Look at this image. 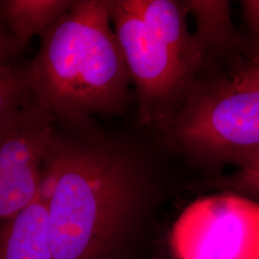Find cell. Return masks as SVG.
Segmentation results:
<instances>
[{
	"instance_id": "1",
	"label": "cell",
	"mask_w": 259,
	"mask_h": 259,
	"mask_svg": "<svg viewBox=\"0 0 259 259\" xmlns=\"http://www.w3.org/2000/svg\"><path fill=\"white\" fill-rule=\"evenodd\" d=\"M71 127L54 130L38 196L55 259H99L138 209L139 167L119 142Z\"/></svg>"
},
{
	"instance_id": "2",
	"label": "cell",
	"mask_w": 259,
	"mask_h": 259,
	"mask_svg": "<svg viewBox=\"0 0 259 259\" xmlns=\"http://www.w3.org/2000/svg\"><path fill=\"white\" fill-rule=\"evenodd\" d=\"M39 37L37 54L22 69L30 101L76 127L126 111L132 83L109 0H75Z\"/></svg>"
},
{
	"instance_id": "3",
	"label": "cell",
	"mask_w": 259,
	"mask_h": 259,
	"mask_svg": "<svg viewBox=\"0 0 259 259\" xmlns=\"http://www.w3.org/2000/svg\"><path fill=\"white\" fill-rule=\"evenodd\" d=\"M164 132L192 160L243 166L259 154V90H238L224 78L196 82Z\"/></svg>"
},
{
	"instance_id": "4",
	"label": "cell",
	"mask_w": 259,
	"mask_h": 259,
	"mask_svg": "<svg viewBox=\"0 0 259 259\" xmlns=\"http://www.w3.org/2000/svg\"><path fill=\"white\" fill-rule=\"evenodd\" d=\"M109 5L113 33L136 90L139 120L164 130L185 104L196 77L123 0H109Z\"/></svg>"
},
{
	"instance_id": "5",
	"label": "cell",
	"mask_w": 259,
	"mask_h": 259,
	"mask_svg": "<svg viewBox=\"0 0 259 259\" xmlns=\"http://www.w3.org/2000/svg\"><path fill=\"white\" fill-rule=\"evenodd\" d=\"M176 259H259V203L231 192L188 204L174 223Z\"/></svg>"
},
{
	"instance_id": "6",
	"label": "cell",
	"mask_w": 259,
	"mask_h": 259,
	"mask_svg": "<svg viewBox=\"0 0 259 259\" xmlns=\"http://www.w3.org/2000/svg\"><path fill=\"white\" fill-rule=\"evenodd\" d=\"M54 122L50 112L29 101L0 135V221L37 199Z\"/></svg>"
},
{
	"instance_id": "7",
	"label": "cell",
	"mask_w": 259,
	"mask_h": 259,
	"mask_svg": "<svg viewBox=\"0 0 259 259\" xmlns=\"http://www.w3.org/2000/svg\"><path fill=\"white\" fill-rule=\"evenodd\" d=\"M148 28L152 35L168 47L192 75L203 65L205 52L187 26L185 1L123 0Z\"/></svg>"
},
{
	"instance_id": "8",
	"label": "cell",
	"mask_w": 259,
	"mask_h": 259,
	"mask_svg": "<svg viewBox=\"0 0 259 259\" xmlns=\"http://www.w3.org/2000/svg\"><path fill=\"white\" fill-rule=\"evenodd\" d=\"M0 259H55L44 201L37 199L0 221Z\"/></svg>"
},
{
	"instance_id": "9",
	"label": "cell",
	"mask_w": 259,
	"mask_h": 259,
	"mask_svg": "<svg viewBox=\"0 0 259 259\" xmlns=\"http://www.w3.org/2000/svg\"><path fill=\"white\" fill-rule=\"evenodd\" d=\"M75 0H0V19L20 54L70 9Z\"/></svg>"
},
{
	"instance_id": "10",
	"label": "cell",
	"mask_w": 259,
	"mask_h": 259,
	"mask_svg": "<svg viewBox=\"0 0 259 259\" xmlns=\"http://www.w3.org/2000/svg\"><path fill=\"white\" fill-rule=\"evenodd\" d=\"M188 14L194 18L196 40L207 49L226 46L234 35L231 2L226 0H187Z\"/></svg>"
},
{
	"instance_id": "11",
	"label": "cell",
	"mask_w": 259,
	"mask_h": 259,
	"mask_svg": "<svg viewBox=\"0 0 259 259\" xmlns=\"http://www.w3.org/2000/svg\"><path fill=\"white\" fill-rule=\"evenodd\" d=\"M30 101L22 69L5 65L0 68V135L16 120L21 109Z\"/></svg>"
},
{
	"instance_id": "12",
	"label": "cell",
	"mask_w": 259,
	"mask_h": 259,
	"mask_svg": "<svg viewBox=\"0 0 259 259\" xmlns=\"http://www.w3.org/2000/svg\"><path fill=\"white\" fill-rule=\"evenodd\" d=\"M221 184L224 192L241 195L259 203V154L223 179Z\"/></svg>"
},
{
	"instance_id": "13",
	"label": "cell",
	"mask_w": 259,
	"mask_h": 259,
	"mask_svg": "<svg viewBox=\"0 0 259 259\" xmlns=\"http://www.w3.org/2000/svg\"><path fill=\"white\" fill-rule=\"evenodd\" d=\"M230 80L238 90H259V46L250 60L241 65Z\"/></svg>"
},
{
	"instance_id": "14",
	"label": "cell",
	"mask_w": 259,
	"mask_h": 259,
	"mask_svg": "<svg viewBox=\"0 0 259 259\" xmlns=\"http://www.w3.org/2000/svg\"><path fill=\"white\" fill-rule=\"evenodd\" d=\"M19 55L14 38L0 19V68L9 65V60Z\"/></svg>"
},
{
	"instance_id": "15",
	"label": "cell",
	"mask_w": 259,
	"mask_h": 259,
	"mask_svg": "<svg viewBox=\"0 0 259 259\" xmlns=\"http://www.w3.org/2000/svg\"><path fill=\"white\" fill-rule=\"evenodd\" d=\"M241 5L248 27L259 39V0H245L241 2Z\"/></svg>"
}]
</instances>
